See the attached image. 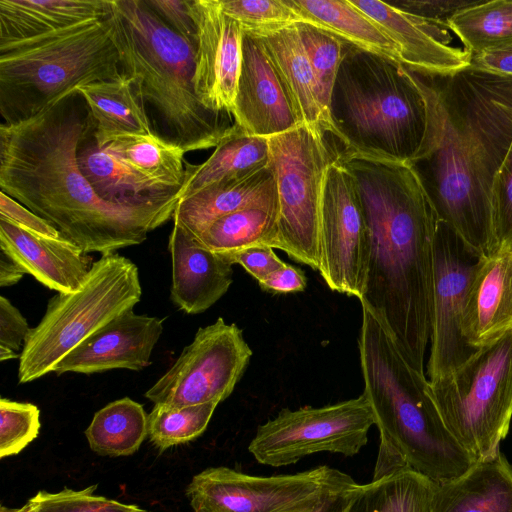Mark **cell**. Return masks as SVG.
I'll use <instances>...</instances> for the list:
<instances>
[{
	"mask_svg": "<svg viewBox=\"0 0 512 512\" xmlns=\"http://www.w3.org/2000/svg\"><path fill=\"white\" fill-rule=\"evenodd\" d=\"M93 129L76 89L25 121L1 123L0 191L85 252L105 255L141 244L172 219L179 193L138 204L102 199L78 164L80 143Z\"/></svg>",
	"mask_w": 512,
	"mask_h": 512,
	"instance_id": "cell-1",
	"label": "cell"
},
{
	"mask_svg": "<svg viewBox=\"0 0 512 512\" xmlns=\"http://www.w3.org/2000/svg\"><path fill=\"white\" fill-rule=\"evenodd\" d=\"M409 71L426 98L429 121L407 164L437 219L478 259L498 248L492 188L512 144V77L469 67L442 76Z\"/></svg>",
	"mask_w": 512,
	"mask_h": 512,
	"instance_id": "cell-2",
	"label": "cell"
},
{
	"mask_svg": "<svg viewBox=\"0 0 512 512\" xmlns=\"http://www.w3.org/2000/svg\"><path fill=\"white\" fill-rule=\"evenodd\" d=\"M338 159L356 180L370 234L367 281L359 301L383 323L406 361L424 374L435 211L409 164L346 153Z\"/></svg>",
	"mask_w": 512,
	"mask_h": 512,
	"instance_id": "cell-3",
	"label": "cell"
},
{
	"mask_svg": "<svg viewBox=\"0 0 512 512\" xmlns=\"http://www.w3.org/2000/svg\"><path fill=\"white\" fill-rule=\"evenodd\" d=\"M361 307L358 349L363 394L380 433L373 479L405 469L437 484L460 476L477 460L444 426L425 374L406 361L383 323Z\"/></svg>",
	"mask_w": 512,
	"mask_h": 512,
	"instance_id": "cell-4",
	"label": "cell"
},
{
	"mask_svg": "<svg viewBox=\"0 0 512 512\" xmlns=\"http://www.w3.org/2000/svg\"><path fill=\"white\" fill-rule=\"evenodd\" d=\"M109 20L122 72L137 79L153 111V131L185 153L216 147L236 124L206 109L194 90L195 47L145 0H110Z\"/></svg>",
	"mask_w": 512,
	"mask_h": 512,
	"instance_id": "cell-5",
	"label": "cell"
},
{
	"mask_svg": "<svg viewBox=\"0 0 512 512\" xmlns=\"http://www.w3.org/2000/svg\"><path fill=\"white\" fill-rule=\"evenodd\" d=\"M341 153L409 163L425 140L429 111L409 69L347 43L329 103Z\"/></svg>",
	"mask_w": 512,
	"mask_h": 512,
	"instance_id": "cell-6",
	"label": "cell"
},
{
	"mask_svg": "<svg viewBox=\"0 0 512 512\" xmlns=\"http://www.w3.org/2000/svg\"><path fill=\"white\" fill-rule=\"evenodd\" d=\"M122 73L109 16L0 45L2 123L25 121L80 85Z\"/></svg>",
	"mask_w": 512,
	"mask_h": 512,
	"instance_id": "cell-7",
	"label": "cell"
},
{
	"mask_svg": "<svg viewBox=\"0 0 512 512\" xmlns=\"http://www.w3.org/2000/svg\"><path fill=\"white\" fill-rule=\"evenodd\" d=\"M139 271L116 253L94 262L81 286L56 293L37 326L31 328L19 358L18 382H32L56 365L96 331L140 301Z\"/></svg>",
	"mask_w": 512,
	"mask_h": 512,
	"instance_id": "cell-8",
	"label": "cell"
},
{
	"mask_svg": "<svg viewBox=\"0 0 512 512\" xmlns=\"http://www.w3.org/2000/svg\"><path fill=\"white\" fill-rule=\"evenodd\" d=\"M428 393L462 448L477 461L495 457L512 419V331L428 380Z\"/></svg>",
	"mask_w": 512,
	"mask_h": 512,
	"instance_id": "cell-9",
	"label": "cell"
},
{
	"mask_svg": "<svg viewBox=\"0 0 512 512\" xmlns=\"http://www.w3.org/2000/svg\"><path fill=\"white\" fill-rule=\"evenodd\" d=\"M337 156L325 134L305 124L269 138L279 207L276 249L318 272L322 191Z\"/></svg>",
	"mask_w": 512,
	"mask_h": 512,
	"instance_id": "cell-10",
	"label": "cell"
},
{
	"mask_svg": "<svg viewBox=\"0 0 512 512\" xmlns=\"http://www.w3.org/2000/svg\"><path fill=\"white\" fill-rule=\"evenodd\" d=\"M375 425L364 394L322 407L282 409L258 426L248 450L261 464L281 467L319 452L354 456Z\"/></svg>",
	"mask_w": 512,
	"mask_h": 512,
	"instance_id": "cell-11",
	"label": "cell"
},
{
	"mask_svg": "<svg viewBox=\"0 0 512 512\" xmlns=\"http://www.w3.org/2000/svg\"><path fill=\"white\" fill-rule=\"evenodd\" d=\"M355 483L348 474L326 465L268 477L220 466L194 475L186 496L194 512H289Z\"/></svg>",
	"mask_w": 512,
	"mask_h": 512,
	"instance_id": "cell-12",
	"label": "cell"
},
{
	"mask_svg": "<svg viewBox=\"0 0 512 512\" xmlns=\"http://www.w3.org/2000/svg\"><path fill=\"white\" fill-rule=\"evenodd\" d=\"M251 356L242 330L219 317L198 329L193 341L145 397L154 405L172 407L219 404L231 395Z\"/></svg>",
	"mask_w": 512,
	"mask_h": 512,
	"instance_id": "cell-13",
	"label": "cell"
},
{
	"mask_svg": "<svg viewBox=\"0 0 512 512\" xmlns=\"http://www.w3.org/2000/svg\"><path fill=\"white\" fill-rule=\"evenodd\" d=\"M319 238V273L326 285L360 300L367 281L370 234L356 180L338 156L324 180Z\"/></svg>",
	"mask_w": 512,
	"mask_h": 512,
	"instance_id": "cell-14",
	"label": "cell"
},
{
	"mask_svg": "<svg viewBox=\"0 0 512 512\" xmlns=\"http://www.w3.org/2000/svg\"><path fill=\"white\" fill-rule=\"evenodd\" d=\"M433 260L429 381L451 372L476 350L467 344L462 332L465 297L476 258L440 220L435 228Z\"/></svg>",
	"mask_w": 512,
	"mask_h": 512,
	"instance_id": "cell-15",
	"label": "cell"
},
{
	"mask_svg": "<svg viewBox=\"0 0 512 512\" xmlns=\"http://www.w3.org/2000/svg\"><path fill=\"white\" fill-rule=\"evenodd\" d=\"M189 9L196 27L195 94L206 109L232 116L244 32L220 0H190Z\"/></svg>",
	"mask_w": 512,
	"mask_h": 512,
	"instance_id": "cell-16",
	"label": "cell"
},
{
	"mask_svg": "<svg viewBox=\"0 0 512 512\" xmlns=\"http://www.w3.org/2000/svg\"><path fill=\"white\" fill-rule=\"evenodd\" d=\"M232 117L245 134L266 138L303 124L263 43L247 34Z\"/></svg>",
	"mask_w": 512,
	"mask_h": 512,
	"instance_id": "cell-17",
	"label": "cell"
},
{
	"mask_svg": "<svg viewBox=\"0 0 512 512\" xmlns=\"http://www.w3.org/2000/svg\"><path fill=\"white\" fill-rule=\"evenodd\" d=\"M352 4L375 21L392 40L402 65L432 76L449 75L470 64L465 49L449 45L451 35L445 25L413 16L389 2L351 0Z\"/></svg>",
	"mask_w": 512,
	"mask_h": 512,
	"instance_id": "cell-18",
	"label": "cell"
},
{
	"mask_svg": "<svg viewBox=\"0 0 512 512\" xmlns=\"http://www.w3.org/2000/svg\"><path fill=\"white\" fill-rule=\"evenodd\" d=\"M162 331V319L136 314L130 309L88 337L53 372L93 374L112 369L142 370L151 364Z\"/></svg>",
	"mask_w": 512,
	"mask_h": 512,
	"instance_id": "cell-19",
	"label": "cell"
},
{
	"mask_svg": "<svg viewBox=\"0 0 512 512\" xmlns=\"http://www.w3.org/2000/svg\"><path fill=\"white\" fill-rule=\"evenodd\" d=\"M512 331V248L475 261L465 297L462 332L478 349Z\"/></svg>",
	"mask_w": 512,
	"mask_h": 512,
	"instance_id": "cell-20",
	"label": "cell"
},
{
	"mask_svg": "<svg viewBox=\"0 0 512 512\" xmlns=\"http://www.w3.org/2000/svg\"><path fill=\"white\" fill-rule=\"evenodd\" d=\"M0 250L26 274L57 293L77 290L94 264L87 252L62 234L39 235L1 219Z\"/></svg>",
	"mask_w": 512,
	"mask_h": 512,
	"instance_id": "cell-21",
	"label": "cell"
},
{
	"mask_svg": "<svg viewBox=\"0 0 512 512\" xmlns=\"http://www.w3.org/2000/svg\"><path fill=\"white\" fill-rule=\"evenodd\" d=\"M168 248L172 260V302L187 314L214 305L232 284V264L205 248L196 238L173 225Z\"/></svg>",
	"mask_w": 512,
	"mask_h": 512,
	"instance_id": "cell-22",
	"label": "cell"
},
{
	"mask_svg": "<svg viewBox=\"0 0 512 512\" xmlns=\"http://www.w3.org/2000/svg\"><path fill=\"white\" fill-rule=\"evenodd\" d=\"M250 207L279 210L277 186L270 164L248 175L215 183L180 199L172 220L173 225L198 238L219 218Z\"/></svg>",
	"mask_w": 512,
	"mask_h": 512,
	"instance_id": "cell-23",
	"label": "cell"
},
{
	"mask_svg": "<svg viewBox=\"0 0 512 512\" xmlns=\"http://www.w3.org/2000/svg\"><path fill=\"white\" fill-rule=\"evenodd\" d=\"M432 512H512V466L500 452L436 483Z\"/></svg>",
	"mask_w": 512,
	"mask_h": 512,
	"instance_id": "cell-24",
	"label": "cell"
},
{
	"mask_svg": "<svg viewBox=\"0 0 512 512\" xmlns=\"http://www.w3.org/2000/svg\"><path fill=\"white\" fill-rule=\"evenodd\" d=\"M94 124L93 135L101 149L123 134H155L136 78L122 73L104 81L80 85Z\"/></svg>",
	"mask_w": 512,
	"mask_h": 512,
	"instance_id": "cell-25",
	"label": "cell"
},
{
	"mask_svg": "<svg viewBox=\"0 0 512 512\" xmlns=\"http://www.w3.org/2000/svg\"><path fill=\"white\" fill-rule=\"evenodd\" d=\"M110 0H0V45L105 19Z\"/></svg>",
	"mask_w": 512,
	"mask_h": 512,
	"instance_id": "cell-26",
	"label": "cell"
},
{
	"mask_svg": "<svg viewBox=\"0 0 512 512\" xmlns=\"http://www.w3.org/2000/svg\"><path fill=\"white\" fill-rule=\"evenodd\" d=\"M297 24L259 39L280 76L301 122L323 134H332V125L318 100L314 75Z\"/></svg>",
	"mask_w": 512,
	"mask_h": 512,
	"instance_id": "cell-27",
	"label": "cell"
},
{
	"mask_svg": "<svg viewBox=\"0 0 512 512\" xmlns=\"http://www.w3.org/2000/svg\"><path fill=\"white\" fill-rule=\"evenodd\" d=\"M269 164V138L245 134L237 125L201 164L185 162L179 200L215 183L242 177Z\"/></svg>",
	"mask_w": 512,
	"mask_h": 512,
	"instance_id": "cell-28",
	"label": "cell"
},
{
	"mask_svg": "<svg viewBox=\"0 0 512 512\" xmlns=\"http://www.w3.org/2000/svg\"><path fill=\"white\" fill-rule=\"evenodd\" d=\"M288 3L305 23L322 28L358 48L401 63L392 40L351 0H288Z\"/></svg>",
	"mask_w": 512,
	"mask_h": 512,
	"instance_id": "cell-29",
	"label": "cell"
},
{
	"mask_svg": "<svg viewBox=\"0 0 512 512\" xmlns=\"http://www.w3.org/2000/svg\"><path fill=\"white\" fill-rule=\"evenodd\" d=\"M93 130L80 143L78 164L102 199L118 204H138L180 192L157 186L133 172L107 151L100 149L94 139Z\"/></svg>",
	"mask_w": 512,
	"mask_h": 512,
	"instance_id": "cell-30",
	"label": "cell"
},
{
	"mask_svg": "<svg viewBox=\"0 0 512 512\" xmlns=\"http://www.w3.org/2000/svg\"><path fill=\"white\" fill-rule=\"evenodd\" d=\"M101 149L165 190L180 191L185 181V151L156 134L118 135Z\"/></svg>",
	"mask_w": 512,
	"mask_h": 512,
	"instance_id": "cell-31",
	"label": "cell"
},
{
	"mask_svg": "<svg viewBox=\"0 0 512 512\" xmlns=\"http://www.w3.org/2000/svg\"><path fill=\"white\" fill-rule=\"evenodd\" d=\"M436 483L405 469L358 485L346 512H432Z\"/></svg>",
	"mask_w": 512,
	"mask_h": 512,
	"instance_id": "cell-32",
	"label": "cell"
},
{
	"mask_svg": "<svg viewBox=\"0 0 512 512\" xmlns=\"http://www.w3.org/2000/svg\"><path fill=\"white\" fill-rule=\"evenodd\" d=\"M85 436L90 449L101 456H130L148 436V415L140 403L124 397L98 410Z\"/></svg>",
	"mask_w": 512,
	"mask_h": 512,
	"instance_id": "cell-33",
	"label": "cell"
},
{
	"mask_svg": "<svg viewBox=\"0 0 512 512\" xmlns=\"http://www.w3.org/2000/svg\"><path fill=\"white\" fill-rule=\"evenodd\" d=\"M279 210L250 207L225 215L198 238L205 248L223 256L254 246L276 248Z\"/></svg>",
	"mask_w": 512,
	"mask_h": 512,
	"instance_id": "cell-34",
	"label": "cell"
},
{
	"mask_svg": "<svg viewBox=\"0 0 512 512\" xmlns=\"http://www.w3.org/2000/svg\"><path fill=\"white\" fill-rule=\"evenodd\" d=\"M447 27L469 53L512 42V0L477 1L454 14Z\"/></svg>",
	"mask_w": 512,
	"mask_h": 512,
	"instance_id": "cell-35",
	"label": "cell"
},
{
	"mask_svg": "<svg viewBox=\"0 0 512 512\" xmlns=\"http://www.w3.org/2000/svg\"><path fill=\"white\" fill-rule=\"evenodd\" d=\"M217 405L172 407L156 404L148 414V437L160 451L191 442L204 433Z\"/></svg>",
	"mask_w": 512,
	"mask_h": 512,
	"instance_id": "cell-36",
	"label": "cell"
},
{
	"mask_svg": "<svg viewBox=\"0 0 512 512\" xmlns=\"http://www.w3.org/2000/svg\"><path fill=\"white\" fill-rule=\"evenodd\" d=\"M297 26L314 75L320 106L332 125L329 103L348 42L310 23L301 22Z\"/></svg>",
	"mask_w": 512,
	"mask_h": 512,
	"instance_id": "cell-37",
	"label": "cell"
},
{
	"mask_svg": "<svg viewBox=\"0 0 512 512\" xmlns=\"http://www.w3.org/2000/svg\"><path fill=\"white\" fill-rule=\"evenodd\" d=\"M220 4L244 34L258 38L304 22L288 0H220Z\"/></svg>",
	"mask_w": 512,
	"mask_h": 512,
	"instance_id": "cell-38",
	"label": "cell"
},
{
	"mask_svg": "<svg viewBox=\"0 0 512 512\" xmlns=\"http://www.w3.org/2000/svg\"><path fill=\"white\" fill-rule=\"evenodd\" d=\"M96 489L97 485H91L80 490L39 491L28 501L36 512H146L138 505L96 495Z\"/></svg>",
	"mask_w": 512,
	"mask_h": 512,
	"instance_id": "cell-39",
	"label": "cell"
},
{
	"mask_svg": "<svg viewBox=\"0 0 512 512\" xmlns=\"http://www.w3.org/2000/svg\"><path fill=\"white\" fill-rule=\"evenodd\" d=\"M39 408L28 402L0 400V458L20 453L39 434Z\"/></svg>",
	"mask_w": 512,
	"mask_h": 512,
	"instance_id": "cell-40",
	"label": "cell"
},
{
	"mask_svg": "<svg viewBox=\"0 0 512 512\" xmlns=\"http://www.w3.org/2000/svg\"><path fill=\"white\" fill-rule=\"evenodd\" d=\"M492 210L498 247L512 248V144L494 179Z\"/></svg>",
	"mask_w": 512,
	"mask_h": 512,
	"instance_id": "cell-41",
	"label": "cell"
},
{
	"mask_svg": "<svg viewBox=\"0 0 512 512\" xmlns=\"http://www.w3.org/2000/svg\"><path fill=\"white\" fill-rule=\"evenodd\" d=\"M145 2L166 26L195 47L196 27L189 9L190 0H145Z\"/></svg>",
	"mask_w": 512,
	"mask_h": 512,
	"instance_id": "cell-42",
	"label": "cell"
},
{
	"mask_svg": "<svg viewBox=\"0 0 512 512\" xmlns=\"http://www.w3.org/2000/svg\"><path fill=\"white\" fill-rule=\"evenodd\" d=\"M476 2L464 0H397L389 3L420 19L447 26V21L454 14Z\"/></svg>",
	"mask_w": 512,
	"mask_h": 512,
	"instance_id": "cell-43",
	"label": "cell"
},
{
	"mask_svg": "<svg viewBox=\"0 0 512 512\" xmlns=\"http://www.w3.org/2000/svg\"><path fill=\"white\" fill-rule=\"evenodd\" d=\"M0 219L31 233L50 237L61 235L59 230L47 220L2 191H0Z\"/></svg>",
	"mask_w": 512,
	"mask_h": 512,
	"instance_id": "cell-44",
	"label": "cell"
},
{
	"mask_svg": "<svg viewBox=\"0 0 512 512\" xmlns=\"http://www.w3.org/2000/svg\"><path fill=\"white\" fill-rule=\"evenodd\" d=\"M224 257L232 265L242 266L258 282L286 265L268 246H254Z\"/></svg>",
	"mask_w": 512,
	"mask_h": 512,
	"instance_id": "cell-45",
	"label": "cell"
},
{
	"mask_svg": "<svg viewBox=\"0 0 512 512\" xmlns=\"http://www.w3.org/2000/svg\"><path fill=\"white\" fill-rule=\"evenodd\" d=\"M31 328L20 311L4 296L0 297V346L17 351Z\"/></svg>",
	"mask_w": 512,
	"mask_h": 512,
	"instance_id": "cell-46",
	"label": "cell"
},
{
	"mask_svg": "<svg viewBox=\"0 0 512 512\" xmlns=\"http://www.w3.org/2000/svg\"><path fill=\"white\" fill-rule=\"evenodd\" d=\"M469 54V68L498 76L512 77V42Z\"/></svg>",
	"mask_w": 512,
	"mask_h": 512,
	"instance_id": "cell-47",
	"label": "cell"
},
{
	"mask_svg": "<svg viewBox=\"0 0 512 512\" xmlns=\"http://www.w3.org/2000/svg\"><path fill=\"white\" fill-rule=\"evenodd\" d=\"M258 284L263 291L273 294L297 293L306 289L307 278L303 270L286 263Z\"/></svg>",
	"mask_w": 512,
	"mask_h": 512,
	"instance_id": "cell-48",
	"label": "cell"
},
{
	"mask_svg": "<svg viewBox=\"0 0 512 512\" xmlns=\"http://www.w3.org/2000/svg\"><path fill=\"white\" fill-rule=\"evenodd\" d=\"M358 483L328 492L313 503L289 512H346Z\"/></svg>",
	"mask_w": 512,
	"mask_h": 512,
	"instance_id": "cell-49",
	"label": "cell"
},
{
	"mask_svg": "<svg viewBox=\"0 0 512 512\" xmlns=\"http://www.w3.org/2000/svg\"><path fill=\"white\" fill-rule=\"evenodd\" d=\"M25 271L10 256L0 250V286L8 287L18 283Z\"/></svg>",
	"mask_w": 512,
	"mask_h": 512,
	"instance_id": "cell-50",
	"label": "cell"
},
{
	"mask_svg": "<svg viewBox=\"0 0 512 512\" xmlns=\"http://www.w3.org/2000/svg\"><path fill=\"white\" fill-rule=\"evenodd\" d=\"M15 358H20V355H18L16 353V351H14L13 349H10L8 347L0 346V360L1 361L15 359Z\"/></svg>",
	"mask_w": 512,
	"mask_h": 512,
	"instance_id": "cell-51",
	"label": "cell"
},
{
	"mask_svg": "<svg viewBox=\"0 0 512 512\" xmlns=\"http://www.w3.org/2000/svg\"><path fill=\"white\" fill-rule=\"evenodd\" d=\"M0 512H36L29 501L19 508H8L1 505Z\"/></svg>",
	"mask_w": 512,
	"mask_h": 512,
	"instance_id": "cell-52",
	"label": "cell"
}]
</instances>
